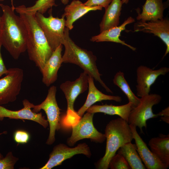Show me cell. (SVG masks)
I'll list each match as a JSON object with an SVG mask.
<instances>
[{"label": "cell", "instance_id": "obj_1", "mask_svg": "<svg viewBox=\"0 0 169 169\" xmlns=\"http://www.w3.org/2000/svg\"><path fill=\"white\" fill-rule=\"evenodd\" d=\"M0 4L3 14L0 20V43L15 59L27 49L25 27L20 16L15 13V7Z\"/></svg>", "mask_w": 169, "mask_h": 169}, {"label": "cell", "instance_id": "obj_2", "mask_svg": "<svg viewBox=\"0 0 169 169\" xmlns=\"http://www.w3.org/2000/svg\"><path fill=\"white\" fill-rule=\"evenodd\" d=\"M18 13L26 29V50L29 58L41 71L54 51L38 23L35 14L21 12Z\"/></svg>", "mask_w": 169, "mask_h": 169}, {"label": "cell", "instance_id": "obj_3", "mask_svg": "<svg viewBox=\"0 0 169 169\" xmlns=\"http://www.w3.org/2000/svg\"><path fill=\"white\" fill-rule=\"evenodd\" d=\"M69 30L65 27L62 43L65 48L64 53L62 56V63H70L78 65L89 75L98 82L107 92L113 93L101 78L102 74L99 73L96 66V57L91 51L76 45L70 37Z\"/></svg>", "mask_w": 169, "mask_h": 169}, {"label": "cell", "instance_id": "obj_4", "mask_svg": "<svg viewBox=\"0 0 169 169\" xmlns=\"http://www.w3.org/2000/svg\"><path fill=\"white\" fill-rule=\"evenodd\" d=\"M106 147L105 154L97 163L99 169H108L111 158L125 144L131 142L132 134L128 122L120 117L111 120L105 130Z\"/></svg>", "mask_w": 169, "mask_h": 169}, {"label": "cell", "instance_id": "obj_5", "mask_svg": "<svg viewBox=\"0 0 169 169\" xmlns=\"http://www.w3.org/2000/svg\"><path fill=\"white\" fill-rule=\"evenodd\" d=\"M56 87L53 85L49 89L48 93L44 100L41 104L33 105L32 111L38 113L40 110H44L46 114L47 120L49 126V133L46 144H52L55 141V132L61 127V109L59 107L56 98Z\"/></svg>", "mask_w": 169, "mask_h": 169}, {"label": "cell", "instance_id": "obj_6", "mask_svg": "<svg viewBox=\"0 0 169 169\" xmlns=\"http://www.w3.org/2000/svg\"><path fill=\"white\" fill-rule=\"evenodd\" d=\"M35 16L50 46L54 51L62 44L64 40L65 17L62 15L60 18L54 17L51 12L48 17L38 12L36 13Z\"/></svg>", "mask_w": 169, "mask_h": 169}, {"label": "cell", "instance_id": "obj_7", "mask_svg": "<svg viewBox=\"0 0 169 169\" xmlns=\"http://www.w3.org/2000/svg\"><path fill=\"white\" fill-rule=\"evenodd\" d=\"M94 114L87 112L72 127L70 136L67 142L70 146H74L77 142L84 139H89L95 143H102L106 139L105 135L99 132L93 123Z\"/></svg>", "mask_w": 169, "mask_h": 169}, {"label": "cell", "instance_id": "obj_8", "mask_svg": "<svg viewBox=\"0 0 169 169\" xmlns=\"http://www.w3.org/2000/svg\"><path fill=\"white\" fill-rule=\"evenodd\" d=\"M161 96L156 94H151L140 98V102L132 108L129 115L128 123L138 127L142 133V128H146V121L149 119L158 116L153 113V106L159 103Z\"/></svg>", "mask_w": 169, "mask_h": 169}, {"label": "cell", "instance_id": "obj_9", "mask_svg": "<svg viewBox=\"0 0 169 169\" xmlns=\"http://www.w3.org/2000/svg\"><path fill=\"white\" fill-rule=\"evenodd\" d=\"M9 72L0 79V105L15 101L19 94L23 78V69L19 68L8 69Z\"/></svg>", "mask_w": 169, "mask_h": 169}, {"label": "cell", "instance_id": "obj_10", "mask_svg": "<svg viewBox=\"0 0 169 169\" xmlns=\"http://www.w3.org/2000/svg\"><path fill=\"white\" fill-rule=\"evenodd\" d=\"M78 154H83L90 158L91 153L90 147L85 143H80L74 147H70L64 144L55 146L49 155L47 163L40 169H51L60 165L65 160Z\"/></svg>", "mask_w": 169, "mask_h": 169}, {"label": "cell", "instance_id": "obj_11", "mask_svg": "<svg viewBox=\"0 0 169 169\" xmlns=\"http://www.w3.org/2000/svg\"><path fill=\"white\" fill-rule=\"evenodd\" d=\"M169 71V68L161 67L153 69L147 66L141 65L136 69V95L141 97L149 94L151 86L161 75H164Z\"/></svg>", "mask_w": 169, "mask_h": 169}, {"label": "cell", "instance_id": "obj_12", "mask_svg": "<svg viewBox=\"0 0 169 169\" xmlns=\"http://www.w3.org/2000/svg\"><path fill=\"white\" fill-rule=\"evenodd\" d=\"M135 32L152 33L164 42L166 49L163 58L169 52V20L167 18L155 21H138L134 26Z\"/></svg>", "mask_w": 169, "mask_h": 169}, {"label": "cell", "instance_id": "obj_13", "mask_svg": "<svg viewBox=\"0 0 169 169\" xmlns=\"http://www.w3.org/2000/svg\"><path fill=\"white\" fill-rule=\"evenodd\" d=\"M23 107L20 110H12L8 109L0 105V120L5 118L10 119H21L32 120L46 128L49 125L47 120L45 118L42 113H35L32 111L33 104L27 99L23 101Z\"/></svg>", "mask_w": 169, "mask_h": 169}, {"label": "cell", "instance_id": "obj_14", "mask_svg": "<svg viewBox=\"0 0 169 169\" xmlns=\"http://www.w3.org/2000/svg\"><path fill=\"white\" fill-rule=\"evenodd\" d=\"M89 75L84 71L75 81H67L61 84L60 88L64 93L67 102V110L75 111L74 105L78 96L88 88Z\"/></svg>", "mask_w": 169, "mask_h": 169}, {"label": "cell", "instance_id": "obj_15", "mask_svg": "<svg viewBox=\"0 0 169 169\" xmlns=\"http://www.w3.org/2000/svg\"><path fill=\"white\" fill-rule=\"evenodd\" d=\"M129 124L133 139L135 141L136 151L146 168L167 169L148 147L146 143L137 133L136 127L131 124Z\"/></svg>", "mask_w": 169, "mask_h": 169}, {"label": "cell", "instance_id": "obj_16", "mask_svg": "<svg viewBox=\"0 0 169 169\" xmlns=\"http://www.w3.org/2000/svg\"><path fill=\"white\" fill-rule=\"evenodd\" d=\"M62 48L61 44L53 51L41 71L42 82L47 86H49L57 79L58 71L62 63Z\"/></svg>", "mask_w": 169, "mask_h": 169}, {"label": "cell", "instance_id": "obj_17", "mask_svg": "<svg viewBox=\"0 0 169 169\" xmlns=\"http://www.w3.org/2000/svg\"><path fill=\"white\" fill-rule=\"evenodd\" d=\"M102 8L100 6H86L79 0H73L65 7L63 14L66 18L65 27L69 30L72 29L74 23L80 17L90 11L101 10Z\"/></svg>", "mask_w": 169, "mask_h": 169}, {"label": "cell", "instance_id": "obj_18", "mask_svg": "<svg viewBox=\"0 0 169 169\" xmlns=\"http://www.w3.org/2000/svg\"><path fill=\"white\" fill-rule=\"evenodd\" d=\"M94 80L93 78L89 75V90L86 100L83 105L77 112L78 115L80 118L89 107L97 102L110 100L120 102L122 101L121 97L120 96L107 95L100 91L95 86Z\"/></svg>", "mask_w": 169, "mask_h": 169}, {"label": "cell", "instance_id": "obj_19", "mask_svg": "<svg viewBox=\"0 0 169 169\" xmlns=\"http://www.w3.org/2000/svg\"><path fill=\"white\" fill-rule=\"evenodd\" d=\"M135 21L134 19L130 16L120 26L103 31L97 35L92 36L90 40L93 42H111L120 43L126 46L133 51H135L136 48L126 43L119 38L121 32L125 29L126 26Z\"/></svg>", "mask_w": 169, "mask_h": 169}, {"label": "cell", "instance_id": "obj_20", "mask_svg": "<svg viewBox=\"0 0 169 169\" xmlns=\"http://www.w3.org/2000/svg\"><path fill=\"white\" fill-rule=\"evenodd\" d=\"M163 0H146L140 13L137 9V20L143 21H155L163 18V12L166 8Z\"/></svg>", "mask_w": 169, "mask_h": 169}, {"label": "cell", "instance_id": "obj_21", "mask_svg": "<svg viewBox=\"0 0 169 169\" xmlns=\"http://www.w3.org/2000/svg\"><path fill=\"white\" fill-rule=\"evenodd\" d=\"M123 4L121 0H112L105 9L100 25V33L118 26Z\"/></svg>", "mask_w": 169, "mask_h": 169}, {"label": "cell", "instance_id": "obj_22", "mask_svg": "<svg viewBox=\"0 0 169 169\" xmlns=\"http://www.w3.org/2000/svg\"><path fill=\"white\" fill-rule=\"evenodd\" d=\"M148 145L152 152L166 166L169 167V135L159 134L151 138Z\"/></svg>", "mask_w": 169, "mask_h": 169}, {"label": "cell", "instance_id": "obj_23", "mask_svg": "<svg viewBox=\"0 0 169 169\" xmlns=\"http://www.w3.org/2000/svg\"><path fill=\"white\" fill-rule=\"evenodd\" d=\"M133 108V104L129 102L120 105L107 104L92 105L86 111L94 114L102 113L110 115H117L128 122L130 112Z\"/></svg>", "mask_w": 169, "mask_h": 169}, {"label": "cell", "instance_id": "obj_24", "mask_svg": "<svg viewBox=\"0 0 169 169\" xmlns=\"http://www.w3.org/2000/svg\"><path fill=\"white\" fill-rule=\"evenodd\" d=\"M119 149L118 154L124 158L131 169H146L136 151L135 144L130 142L125 144Z\"/></svg>", "mask_w": 169, "mask_h": 169}, {"label": "cell", "instance_id": "obj_25", "mask_svg": "<svg viewBox=\"0 0 169 169\" xmlns=\"http://www.w3.org/2000/svg\"><path fill=\"white\" fill-rule=\"evenodd\" d=\"M115 85L119 87L127 96L129 102L133 104V108L140 102V98L136 96L131 90L125 79L123 72L119 71L115 74L113 79Z\"/></svg>", "mask_w": 169, "mask_h": 169}, {"label": "cell", "instance_id": "obj_26", "mask_svg": "<svg viewBox=\"0 0 169 169\" xmlns=\"http://www.w3.org/2000/svg\"><path fill=\"white\" fill-rule=\"evenodd\" d=\"M56 0H38L35 4L30 7H26L22 5L15 7V10L17 13L21 12L27 13L35 14L38 12L43 14L47 10L53 6H56Z\"/></svg>", "mask_w": 169, "mask_h": 169}, {"label": "cell", "instance_id": "obj_27", "mask_svg": "<svg viewBox=\"0 0 169 169\" xmlns=\"http://www.w3.org/2000/svg\"><path fill=\"white\" fill-rule=\"evenodd\" d=\"M111 169H131L124 158L118 154H115L111 159L109 165Z\"/></svg>", "mask_w": 169, "mask_h": 169}, {"label": "cell", "instance_id": "obj_28", "mask_svg": "<svg viewBox=\"0 0 169 169\" xmlns=\"http://www.w3.org/2000/svg\"><path fill=\"white\" fill-rule=\"evenodd\" d=\"M18 158L14 156L12 152H9L4 157L0 159V169H13Z\"/></svg>", "mask_w": 169, "mask_h": 169}, {"label": "cell", "instance_id": "obj_29", "mask_svg": "<svg viewBox=\"0 0 169 169\" xmlns=\"http://www.w3.org/2000/svg\"><path fill=\"white\" fill-rule=\"evenodd\" d=\"M30 135L27 131L23 130L16 131L13 134L15 141L18 144L27 143L29 140Z\"/></svg>", "mask_w": 169, "mask_h": 169}, {"label": "cell", "instance_id": "obj_30", "mask_svg": "<svg viewBox=\"0 0 169 169\" xmlns=\"http://www.w3.org/2000/svg\"><path fill=\"white\" fill-rule=\"evenodd\" d=\"M112 0H88L84 4L89 7L100 6L105 9Z\"/></svg>", "mask_w": 169, "mask_h": 169}, {"label": "cell", "instance_id": "obj_31", "mask_svg": "<svg viewBox=\"0 0 169 169\" xmlns=\"http://www.w3.org/2000/svg\"><path fill=\"white\" fill-rule=\"evenodd\" d=\"M158 116H161V120L166 123H169V107H168L157 114Z\"/></svg>", "mask_w": 169, "mask_h": 169}, {"label": "cell", "instance_id": "obj_32", "mask_svg": "<svg viewBox=\"0 0 169 169\" xmlns=\"http://www.w3.org/2000/svg\"><path fill=\"white\" fill-rule=\"evenodd\" d=\"M2 46L0 43V77L3 74L6 75L9 72V69L6 68L2 57L1 53Z\"/></svg>", "mask_w": 169, "mask_h": 169}, {"label": "cell", "instance_id": "obj_33", "mask_svg": "<svg viewBox=\"0 0 169 169\" xmlns=\"http://www.w3.org/2000/svg\"><path fill=\"white\" fill-rule=\"evenodd\" d=\"M63 4L64 5L67 4L69 2V0H60Z\"/></svg>", "mask_w": 169, "mask_h": 169}, {"label": "cell", "instance_id": "obj_34", "mask_svg": "<svg viewBox=\"0 0 169 169\" xmlns=\"http://www.w3.org/2000/svg\"><path fill=\"white\" fill-rule=\"evenodd\" d=\"M7 133V132L5 131H4L3 132H2V133H0V135H2V134H5ZM3 157V155L1 154V153L0 152V159H1V158H2Z\"/></svg>", "mask_w": 169, "mask_h": 169}, {"label": "cell", "instance_id": "obj_35", "mask_svg": "<svg viewBox=\"0 0 169 169\" xmlns=\"http://www.w3.org/2000/svg\"><path fill=\"white\" fill-rule=\"evenodd\" d=\"M123 4H127L128 3L129 0H121Z\"/></svg>", "mask_w": 169, "mask_h": 169}, {"label": "cell", "instance_id": "obj_36", "mask_svg": "<svg viewBox=\"0 0 169 169\" xmlns=\"http://www.w3.org/2000/svg\"><path fill=\"white\" fill-rule=\"evenodd\" d=\"M4 0H0V1H3ZM0 18H1V16H0Z\"/></svg>", "mask_w": 169, "mask_h": 169}]
</instances>
